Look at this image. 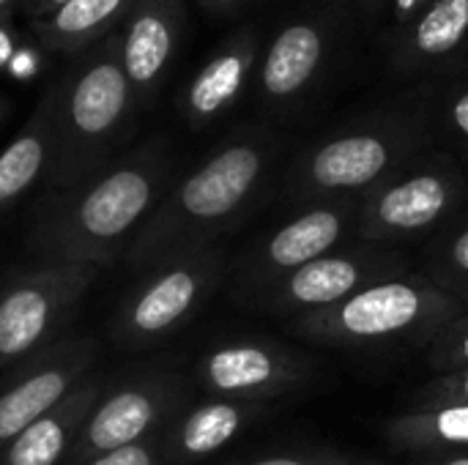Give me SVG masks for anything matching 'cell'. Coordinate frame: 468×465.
Here are the masks:
<instances>
[{
    "mask_svg": "<svg viewBox=\"0 0 468 465\" xmlns=\"http://www.w3.org/2000/svg\"><path fill=\"white\" fill-rule=\"evenodd\" d=\"M167 189L170 151L156 137L115 156L77 186L47 195L33 219L27 249L41 263L115 266Z\"/></svg>",
    "mask_w": 468,
    "mask_h": 465,
    "instance_id": "obj_1",
    "label": "cell"
},
{
    "mask_svg": "<svg viewBox=\"0 0 468 465\" xmlns=\"http://www.w3.org/2000/svg\"><path fill=\"white\" fill-rule=\"evenodd\" d=\"M269 162L271 151L258 137H239L217 148L200 167L165 192L123 260L145 271L181 252L217 244L258 197Z\"/></svg>",
    "mask_w": 468,
    "mask_h": 465,
    "instance_id": "obj_2",
    "label": "cell"
},
{
    "mask_svg": "<svg viewBox=\"0 0 468 465\" xmlns=\"http://www.w3.org/2000/svg\"><path fill=\"white\" fill-rule=\"evenodd\" d=\"M52 153L47 189H71L118 156L140 104L121 63V38L110 33L82 52L49 88Z\"/></svg>",
    "mask_w": 468,
    "mask_h": 465,
    "instance_id": "obj_3",
    "label": "cell"
},
{
    "mask_svg": "<svg viewBox=\"0 0 468 465\" xmlns=\"http://www.w3.org/2000/svg\"><path fill=\"white\" fill-rule=\"evenodd\" d=\"M466 304L428 274H400L354 293L351 299L288 321V329L315 345L381 348L433 334L461 315Z\"/></svg>",
    "mask_w": 468,
    "mask_h": 465,
    "instance_id": "obj_4",
    "label": "cell"
},
{
    "mask_svg": "<svg viewBox=\"0 0 468 465\" xmlns=\"http://www.w3.org/2000/svg\"><path fill=\"white\" fill-rule=\"evenodd\" d=\"M228 274L222 247H200L143 271V280L118 304L110 337L126 351L151 348L184 329L217 293Z\"/></svg>",
    "mask_w": 468,
    "mask_h": 465,
    "instance_id": "obj_5",
    "label": "cell"
},
{
    "mask_svg": "<svg viewBox=\"0 0 468 465\" xmlns=\"http://www.w3.org/2000/svg\"><path fill=\"white\" fill-rule=\"evenodd\" d=\"M101 269L41 263L0 288V373L55 343Z\"/></svg>",
    "mask_w": 468,
    "mask_h": 465,
    "instance_id": "obj_6",
    "label": "cell"
},
{
    "mask_svg": "<svg viewBox=\"0 0 468 465\" xmlns=\"http://www.w3.org/2000/svg\"><path fill=\"white\" fill-rule=\"evenodd\" d=\"M466 184L450 164H431L406 175H389L359 203L356 236L362 244L389 247L422 238L439 227L463 200Z\"/></svg>",
    "mask_w": 468,
    "mask_h": 465,
    "instance_id": "obj_7",
    "label": "cell"
},
{
    "mask_svg": "<svg viewBox=\"0 0 468 465\" xmlns=\"http://www.w3.org/2000/svg\"><path fill=\"white\" fill-rule=\"evenodd\" d=\"M359 203L362 200L310 203L274 233L261 238L239 269L236 296L255 307L280 280L340 249L348 230L356 227Z\"/></svg>",
    "mask_w": 468,
    "mask_h": 465,
    "instance_id": "obj_8",
    "label": "cell"
},
{
    "mask_svg": "<svg viewBox=\"0 0 468 465\" xmlns=\"http://www.w3.org/2000/svg\"><path fill=\"white\" fill-rule=\"evenodd\" d=\"M400 274H409V260L398 249L376 244L340 247L280 280L255 304V310L282 318L288 323L293 318L329 310L365 291L367 285Z\"/></svg>",
    "mask_w": 468,
    "mask_h": 465,
    "instance_id": "obj_9",
    "label": "cell"
},
{
    "mask_svg": "<svg viewBox=\"0 0 468 465\" xmlns=\"http://www.w3.org/2000/svg\"><path fill=\"white\" fill-rule=\"evenodd\" d=\"M315 378L313 356L261 337L228 340L208 348L195 365V384L211 397L271 403Z\"/></svg>",
    "mask_w": 468,
    "mask_h": 465,
    "instance_id": "obj_10",
    "label": "cell"
},
{
    "mask_svg": "<svg viewBox=\"0 0 468 465\" xmlns=\"http://www.w3.org/2000/svg\"><path fill=\"white\" fill-rule=\"evenodd\" d=\"M96 351L88 337H66L0 373V455L90 375Z\"/></svg>",
    "mask_w": 468,
    "mask_h": 465,
    "instance_id": "obj_11",
    "label": "cell"
},
{
    "mask_svg": "<svg viewBox=\"0 0 468 465\" xmlns=\"http://www.w3.org/2000/svg\"><path fill=\"white\" fill-rule=\"evenodd\" d=\"M178 403L181 381L176 373L151 370L123 381L99 397L63 465H82L101 452L159 436Z\"/></svg>",
    "mask_w": 468,
    "mask_h": 465,
    "instance_id": "obj_12",
    "label": "cell"
},
{
    "mask_svg": "<svg viewBox=\"0 0 468 465\" xmlns=\"http://www.w3.org/2000/svg\"><path fill=\"white\" fill-rule=\"evenodd\" d=\"M403 140L387 132H351L318 145L296 178H291V195L296 203L324 200H362L384 178H389L400 159Z\"/></svg>",
    "mask_w": 468,
    "mask_h": 465,
    "instance_id": "obj_13",
    "label": "cell"
},
{
    "mask_svg": "<svg viewBox=\"0 0 468 465\" xmlns=\"http://www.w3.org/2000/svg\"><path fill=\"white\" fill-rule=\"evenodd\" d=\"M184 11L178 0H134L123 19L121 63L134 88L137 101H145L162 82L181 36Z\"/></svg>",
    "mask_w": 468,
    "mask_h": 465,
    "instance_id": "obj_14",
    "label": "cell"
},
{
    "mask_svg": "<svg viewBox=\"0 0 468 465\" xmlns=\"http://www.w3.org/2000/svg\"><path fill=\"white\" fill-rule=\"evenodd\" d=\"M271 403H247L211 397L162 430V452L167 465H189L206 460L233 444L250 425L269 414Z\"/></svg>",
    "mask_w": 468,
    "mask_h": 465,
    "instance_id": "obj_15",
    "label": "cell"
},
{
    "mask_svg": "<svg viewBox=\"0 0 468 465\" xmlns=\"http://www.w3.org/2000/svg\"><path fill=\"white\" fill-rule=\"evenodd\" d=\"M104 395V378H82L58 406L36 419L3 455L0 465H63L74 449L93 406Z\"/></svg>",
    "mask_w": 468,
    "mask_h": 465,
    "instance_id": "obj_16",
    "label": "cell"
},
{
    "mask_svg": "<svg viewBox=\"0 0 468 465\" xmlns=\"http://www.w3.org/2000/svg\"><path fill=\"white\" fill-rule=\"evenodd\" d=\"M134 0H69L41 19H30V33L49 52L77 55L115 33Z\"/></svg>",
    "mask_w": 468,
    "mask_h": 465,
    "instance_id": "obj_17",
    "label": "cell"
},
{
    "mask_svg": "<svg viewBox=\"0 0 468 465\" xmlns=\"http://www.w3.org/2000/svg\"><path fill=\"white\" fill-rule=\"evenodd\" d=\"M52 153V107L49 96L38 99L19 134L0 151V217L14 208L38 181L47 178Z\"/></svg>",
    "mask_w": 468,
    "mask_h": 465,
    "instance_id": "obj_18",
    "label": "cell"
},
{
    "mask_svg": "<svg viewBox=\"0 0 468 465\" xmlns=\"http://www.w3.org/2000/svg\"><path fill=\"white\" fill-rule=\"evenodd\" d=\"M252 55L250 41H233L195 74L184 93V115L192 126H206L239 99L252 69Z\"/></svg>",
    "mask_w": 468,
    "mask_h": 465,
    "instance_id": "obj_19",
    "label": "cell"
},
{
    "mask_svg": "<svg viewBox=\"0 0 468 465\" xmlns=\"http://www.w3.org/2000/svg\"><path fill=\"white\" fill-rule=\"evenodd\" d=\"M324 55V41L318 27L296 22L285 27L266 52L261 85L269 99L296 96L318 71Z\"/></svg>",
    "mask_w": 468,
    "mask_h": 465,
    "instance_id": "obj_20",
    "label": "cell"
},
{
    "mask_svg": "<svg viewBox=\"0 0 468 465\" xmlns=\"http://www.w3.org/2000/svg\"><path fill=\"white\" fill-rule=\"evenodd\" d=\"M389 444L403 452L468 449V406L409 408L392 417L384 428Z\"/></svg>",
    "mask_w": 468,
    "mask_h": 465,
    "instance_id": "obj_21",
    "label": "cell"
},
{
    "mask_svg": "<svg viewBox=\"0 0 468 465\" xmlns=\"http://www.w3.org/2000/svg\"><path fill=\"white\" fill-rule=\"evenodd\" d=\"M468 36V0H439L417 25V52L428 58L450 55Z\"/></svg>",
    "mask_w": 468,
    "mask_h": 465,
    "instance_id": "obj_22",
    "label": "cell"
},
{
    "mask_svg": "<svg viewBox=\"0 0 468 465\" xmlns=\"http://www.w3.org/2000/svg\"><path fill=\"white\" fill-rule=\"evenodd\" d=\"M425 274L468 307V222L441 238Z\"/></svg>",
    "mask_w": 468,
    "mask_h": 465,
    "instance_id": "obj_23",
    "label": "cell"
},
{
    "mask_svg": "<svg viewBox=\"0 0 468 465\" xmlns=\"http://www.w3.org/2000/svg\"><path fill=\"white\" fill-rule=\"evenodd\" d=\"M428 365L431 370L441 373H455L468 367V307L455 315L450 323H444L428 348Z\"/></svg>",
    "mask_w": 468,
    "mask_h": 465,
    "instance_id": "obj_24",
    "label": "cell"
},
{
    "mask_svg": "<svg viewBox=\"0 0 468 465\" xmlns=\"http://www.w3.org/2000/svg\"><path fill=\"white\" fill-rule=\"evenodd\" d=\"M433 406H468V367L455 373H441L431 384L414 392L411 408H433Z\"/></svg>",
    "mask_w": 468,
    "mask_h": 465,
    "instance_id": "obj_25",
    "label": "cell"
},
{
    "mask_svg": "<svg viewBox=\"0 0 468 465\" xmlns=\"http://www.w3.org/2000/svg\"><path fill=\"white\" fill-rule=\"evenodd\" d=\"M82 465H167L165 463V452H162V433L129 447H118L110 452H101Z\"/></svg>",
    "mask_w": 468,
    "mask_h": 465,
    "instance_id": "obj_26",
    "label": "cell"
},
{
    "mask_svg": "<svg viewBox=\"0 0 468 465\" xmlns=\"http://www.w3.org/2000/svg\"><path fill=\"white\" fill-rule=\"evenodd\" d=\"M340 455L335 452H288V455H266L236 465H337Z\"/></svg>",
    "mask_w": 468,
    "mask_h": 465,
    "instance_id": "obj_27",
    "label": "cell"
},
{
    "mask_svg": "<svg viewBox=\"0 0 468 465\" xmlns=\"http://www.w3.org/2000/svg\"><path fill=\"white\" fill-rule=\"evenodd\" d=\"M422 465H468V449H441V452H425Z\"/></svg>",
    "mask_w": 468,
    "mask_h": 465,
    "instance_id": "obj_28",
    "label": "cell"
},
{
    "mask_svg": "<svg viewBox=\"0 0 468 465\" xmlns=\"http://www.w3.org/2000/svg\"><path fill=\"white\" fill-rule=\"evenodd\" d=\"M16 52V36L8 25V16H0V69L14 58Z\"/></svg>",
    "mask_w": 468,
    "mask_h": 465,
    "instance_id": "obj_29",
    "label": "cell"
},
{
    "mask_svg": "<svg viewBox=\"0 0 468 465\" xmlns=\"http://www.w3.org/2000/svg\"><path fill=\"white\" fill-rule=\"evenodd\" d=\"M69 0H22V11L27 14V19H41L47 14H52L55 8H60Z\"/></svg>",
    "mask_w": 468,
    "mask_h": 465,
    "instance_id": "obj_30",
    "label": "cell"
},
{
    "mask_svg": "<svg viewBox=\"0 0 468 465\" xmlns=\"http://www.w3.org/2000/svg\"><path fill=\"white\" fill-rule=\"evenodd\" d=\"M452 123H455V129L468 140V90L461 93L455 99V104H452Z\"/></svg>",
    "mask_w": 468,
    "mask_h": 465,
    "instance_id": "obj_31",
    "label": "cell"
},
{
    "mask_svg": "<svg viewBox=\"0 0 468 465\" xmlns=\"http://www.w3.org/2000/svg\"><path fill=\"white\" fill-rule=\"evenodd\" d=\"M422 0H395V8H398V16L400 19H409L417 8H420Z\"/></svg>",
    "mask_w": 468,
    "mask_h": 465,
    "instance_id": "obj_32",
    "label": "cell"
},
{
    "mask_svg": "<svg viewBox=\"0 0 468 465\" xmlns=\"http://www.w3.org/2000/svg\"><path fill=\"white\" fill-rule=\"evenodd\" d=\"M14 3H16V0H0V16H8V11H11Z\"/></svg>",
    "mask_w": 468,
    "mask_h": 465,
    "instance_id": "obj_33",
    "label": "cell"
},
{
    "mask_svg": "<svg viewBox=\"0 0 468 465\" xmlns=\"http://www.w3.org/2000/svg\"><path fill=\"white\" fill-rule=\"evenodd\" d=\"M337 465H376V463H362V460H351V458H343V455H340Z\"/></svg>",
    "mask_w": 468,
    "mask_h": 465,
    "instance_id": "obj_34",
    "label": "cell"
},
{
    "mask_svg": "<svg viewBox=\"0 0 468 465\" xmlns=\"http://www.w3.org/2000/svg\"><path fill=\"white\" fill-rule=\"evenodd\" d=\"M5 110H8V101L0 96V121H3V115H5Z\"/></svg>",
    "mask_w": 468,
    "mask_h": 465,
    "instance_id": "obj_35",
    "label": "cell"
},
{
    "mask_svg": "<svg viewBox=\"0 0 468 465\" xmlns=\"http://www.w3.org/2000/svg\"><path fill=\"white\" fill-rule=\"evenodd\" d=\"M208 3H217V5H222V3H233V0H208Z\"/></svg>",
    "mask_w": 468,
    "mask_h": 465,
    "instance_id": "obj_36",
    "label": "cell"
}]
</instances>
